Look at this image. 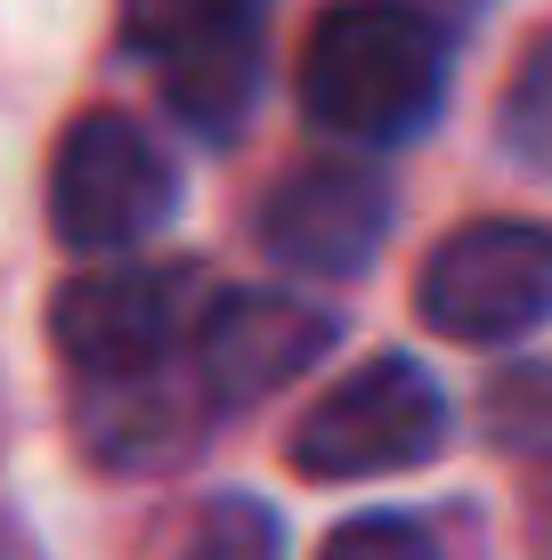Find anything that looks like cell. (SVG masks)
I'll list each match as a JSON object with an SVG mask.
<instances>
[{"label": "cell", "instance_id": "7a4b0ae2", "mask_svg": "<svg viewBox=\"0 0 552 560\" xmlns=\"http://www.w3.org/2000/svg\"><path fill=\"white\" fill-rule=\"evenodd\" d=\"M203 277L196 268H155V260H106L90 277L57 284L49 301V341L82 382H139L171 374L187 358V334L203 317Z\"/></svg>", "mask_w": 552, "mask_h": 560}, {"label": "cell", "instance_id": "6da1fadb", "mask_svg": "<svg viewBox=\"0 0 552 560\" xmlns=\"http://www.w3.org/2000/svg\"><path fill=\"white\" fill-rule=\"evenodd\" d=\"M301 114L333 139L398 147L447 98V25L407 0H333L301 42Z\"/></svg>", "mask_w": 552, "mask_h": 560}, {"label": "cell", "instance_id": "8fae6325", "mask_svg": "<svg viewBox=\"0 0 552 560\" xmlns=\"http://www.w3.org/2000/svg\"><path fill=\"white\" fill-rule=\"evenodd\" d=\"M179 560H284V528L260 495H220L212 512L196 520Z\"/></svg>", "mask_w": 552, "mask_h": 560}, {"label": "cell", "instance_id": "4fadbf2b", "mask_svg": "<svg viewBox=\"0 0 552 560\" xmlns=\"http://www.w3.org/2000/svg\"><path fill=\"white\" fill-rule=\"evenodd\" d=\"M407 9H423L431 25H455V16H480L488 0H407Z\"/></svg>", "mask_w": 552, "mask_h": 560}, {"label": "cell", "instance_id": "9c48e42d", "mask_svg": "<svg viewBox=\"0 0 552 560\" xmlns=\"http://www.w3.org/2000/svg\"><path fill=\"white\" fill-rule=\"evenodd\" d=\"M496 147L520 171L552 179V25L520 49V66H512V82L496 98Z\"/></svg>", "mask_w": 552, "mask_h": 560}, {"label": "cell", "instance_id": "8992f818", "mask_svg": "<svg viewBox=\"0 0 552 560\" xmlns=\"http://www.w3.org/2000/svg\"><path fill=\"white\" fill-rule=\"evenodd\" d=\"M341 325L326 308L293 301V293H212L187 334V374H196V407L203 415H244L269 390H284L293 374H309L333 350Z\"/></svg>", "mask_w": 552, "mask_h": 560}, {"label": "cell", "instance_id": "52a82bcc", "mask_svg": "<svg viewBox=\"0 0 552 560\" xmlns=\"http://www.w3.org/2000/svg\"><path fill=\"white\" fill-rule=\"evenodd\" d=\"M390 236V187L366 163H301L260 203V244L301 277H357Z\"/></svg>", "mask_w": 552, "mask_h": 560}, {"label": "cell", "instance_id": "3957f363", "mask_svg": "<svg viewBox=\"0 0 552 560\" xmlns=\"http://www.w3.org/2000/svg\"><path fill=\"white\" fill-rule=\"evenodd\" d=\"M447 447V398L414 358H366L293 422V471L317 488L414 471Z\"/></svg>", "mask_w": 552, "mask_h": 560}, {"label": "cell", "instance_id": "5b68a950", "mask_svg": "<svg viewBox=\"0 0 552 560\" xmlns=\"http://www.w3.org/2000/svg\"><path fill=\"white\" fill-rule=\"evenodd\" d=\"M414 308L447 341H528L552 325V220H463L431 244Z\"/></svg>", "mask_w": 552, "mask_h": 560}, {"label": "cell", "instance_id": "30bf717a", "mask_svg": "<svg viewBox=\"0 0 552 560\" xmlns=\"http://www.w3.org/2000/svg\"><path fill=\"white\" fill-rule=\"evenodd\" d=\"M269 0H122V42L163 57L187 42H212V33H260Z\"/></svg>", "mask_w": 552, "mask_h": 560}, {"label": "cell", "instance_id": "7c38bea8", "mask_svg": "<svg viewBox=\"0 0 552 560\" xmlns=\"http://www.w3.org/2000/svg\"><path fill=\"white\" fill-rule=\"evenodd\" d=\"M317 560H439V545H431V528L407 520V512H357L326 536Z\"/></svg>", "mask_w": 552, "mask_h": 560}, {"label": "cell", "instance_id": "ba28073f", "mask_svg": "<svg viewBox=\"0 0 552 560\" xmlns=\"http://www.w3.org/2000/svg\"><path fill=\"white\" fill-rule=\"evenodd\" d=\"M163 98L187 130L203 139H236V122L260 98V33H212V42H187L155 57Z\"/></svg>", "mask_w": 552, "mask_h": 560}, {"label": "cell", "instance_id": "277c9868", "mask_svg": "<svg viewBox=\"0 0 552 560\" xmlns=\"http://www.w3.org/2000/svg\"><path fill=\"white\" fill-rule=\"evenodd\" d=\"M171 211H179V179H171L163 147L130 114L98 106L57 139V154H49V228H57L66 253H90V260L139 253L155 228H171Z\"/></svg>", "mask_w": 552, "mask_h": 560}]
</instances>
